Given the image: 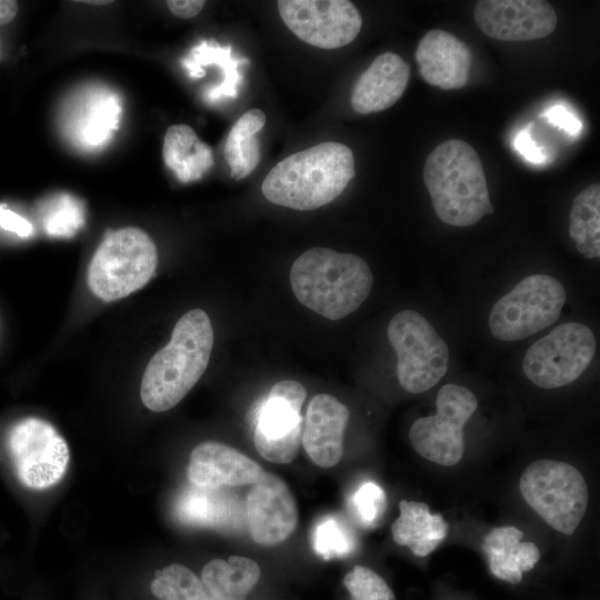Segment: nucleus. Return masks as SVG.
<instances>
[{
    "label": "nucleus",
    "mask_w": 600,
    "mask_h": 600,
    "mask_svg": "<svg viewBox=\"0 0 600 600\" xmlns=\"http://www.w3.org/2000/svg\"><path fill=\"white\" fill-rule=\"evenodd\" d=\"M18 12V2L13 0H0V26L12 21Z\"/></svg>",
    "instance_id": "obj_38"
},
{
    "label": "nucleus",
    "mask_w": 600,
    "mask_h": 600,
    "mask_svg": "<svg viewBox=\"0 0 600 600\" xmlns=\"http://www.w3.org/2000/svg\"><path fill=\"white\" fill-rule=\"evenodd\" d=\"M157 262L156 244L141 229L110 232L92 257L88 286L103 301L122 299L149 282Z\"/></svg>",
    "instance_id": "obj_5"
},
{
    "label": "nucleus",
    "mask_w": 600,
    "mask_h": 600,
    "mask_svg": "<svg viewBox=\"0 0 600 600\" xmlns=\"http://www.w3.org/2000/svg\"><path fill=\"white\" fill-rule=\"evenodd\" d=\"M241 62H248V60L232 58L231 47L212 46L207 41H202L192 48L189 56L181 60L183 68L194 79L201 78L200 70L202 66H219L223 74L221 83L210 87L203 92L204 100L210 103L238 96V86L242 80V76L238 72Z\"/></svg>",
    "instance_id": "obj_26"
},
{
    "label": "nucleus",
    "mask_w": 600,
    "mask_h": 600,
    "mask_svg": "<svg viewBox=\"0 0 600 600\" xmlns=\"http://www.w3.org/2000/svg\"><path fill=\"white\" fill-rule=\"evenodd\" d=\"M479 29L500 41H530L551 34L558 23L552 6L542 0H481L473 9Z\"/></svg>",
    "instance_id": "obj_15"
},
{
    "label": "nucleus",
    "mask_w": 600,
    "mask_h": 600,
    "mask_svg": "<svg viewBox=\"0 0 600 600\" xmlns=\"http://www.w3.org/2000/svg\"><path fill=\"white\" fill-rule=\"evenodd\" d=\"M261 576L259 564L250 558L230 556L213 559L202 569L201 581L209 600H243Z\"/></svg>",
    "instance_id": "obj_24"
},
{
    "label": "nucleus",
    "mask_w": 600,
    "mask_h": 600,
    "mask_svg": "<svg viewBox=\"0 0 600 600\" xmlns=\"http://www.w3.org/2000/svg\"><path fill=\"white\" fill-rule=\"evenodd\" d=\"M162 154L166 166L183 183L199 180L213 166L211 148L187 124L167 129Z\"/></svg>",
    "instance_id": "obj_23"
},
{
    "label": "nucleus",
    "mask_w": 600,
    "mask_h": 600,
    "mask_svg": "<svg viewBox=\"0 0 600 600\" xmlns=\"http://www.w3.org/2000/svg\"><path fill=\"white\" fill-rule=\"evenodd\" d=\"M277 4L289 30L320 49L349 44L362 27L359 10L348 0H280Z\"/></svg>",
    "instance_id": "obj_13"
},
{
    "label": "nucleus",
    "mask_w": 600,
    "mask_h": 600,
    "mask_svg": "<svg viewBox=\"0 0 600 600\" xmlns=\"http://www.w3.org/2000/svg\"><path fill=\"white\" fill-rule=\"evenodd\" d=\"M84 214L81 203L69 194H60L48 202L43 217V227L48 234L70 237L83 224Z\"/></svg>",
    "instance_id": "obj_30"
},
{
    "label": "nucleus",
    "mask_w": 600,
    "mask_h": 600,
    "mask_svg": "<svg viewBox=\"0 0 600 600\" xmlns=\"http://www.w3.org/2000/svg\"><path fill=\"white\" fill-rule=\"evenodd\" d=\"M542 117L572 137H577L581 131L580 120L562 104L550 107Z\"/></svg>",
    "instance_id": "obj_34"
},
{
    "label": "nucleus",
    "mask_w": 600,
    "mask_h": 600,
    "mask_svg": "<svg viewBox=\"0 0 600 600\" xmlns=\"http://www.w3.org/2000/svg\"><path fill=\"white\" fill-rule=\"evenodd\" d=\"M399 510L391 526L394 542L408 547L418 557H427L446 538L448 523L441 514L431 513L423 502L402 499Z\"/></svg>",
    "instance_id": "obj_22"
},
{
    "label": "nucleus",
    "mask_w": 600,
    "mask_h": 600,
    "mask_svg": "<svg viewBox=\"0 0 600 600\" xmlns=\"http://www.w3.org/2000/svg\"><path fill=\"white\" fill-rule=\"evenodd\" d=\"M248 531L261 546H276L287 540L298 526L297 501L286 481L263 472L252 484L246 501Z\"/></svg>",
    "instance_id": "obj_14"
},
{
    "label": "nucleus",
    "mask_w": 600,
    "mask_h": 600,
    "mask_svg": "<svg viewBox=\"0 0 600 600\" xmlns=\"http://www.w3.org/2000/svg\"><path fill=\"white\" fill-rule=\"evenodd\" d=\"M350 412L346 404L328 393L314 396L307 408L301 443L311 461L332 468L343 454V437Z\"/></svg>",
    "instance_id": "obj_16"
},
{
    "label": "nucleus",
    "mask_w": 600,
    "mask_h": 600,
    "mask_svg": "<svg viewBox=\"0 0 600 600\" xmlns=\"http://www.w3.org/2000/svg\"><path fill=\"white\" fill-rule=\"evenodd\" d=\"M566 299V289L556 278L543 273L528 276L494 303L489 329L502 341L528 338L559 319Z\"/></svg>",
    "instance_id": "obj_8"
},
{
    "label": "nucleus",
    "mask_w": 600,
    "mask_h": 600,
    "mask_svg": "<svg viewBox=\"0 0 600 600\" xmlns=\"http://www.w3.org/2000/svg\"><path fill=\"white\" fill-rule=\"evenodd\" d=\"M211 490L194 487L193 490L183 493L177 506L180 519L190 524L218 526L223 518L219 514L221 502Z\"/></svg>",
    "instance_id": "obj_29"
},
{
    "label": "nucleus",
    "mask_w": 600,
    "mask_h": 600,
    "mask_svg": "<svg viewBox=\"0 0 600 600\" xmlns=\"http://www.w3.org/2000/svg\"><path fill=\"white\" fill-rule=\"evenodd\" d=\"M569 234L577 250L587 258L600 256V186L592 183L573 200Z\"/></svg>",
    "instance_id": "obj_27"
},
{
    "label": "nucleus",
    "mask_w": 600,
    "mask_h": 600,
    "mask_svg": "<svg viewBox=\"0 0 600 600\" xmlns=\"http://www.w3.org/2000/svg\"><path fill=\"white\" fill-rule=\"evenodd\" d=\"M262 467L242 452L217 441H203L191 451L187 476L198 488L218 489L253 484Z\"/></svg>",
    "instance_id": "obj_17"
},
{
    "label": "nucleus",
    "mask_w": 600,
    "mask_h": 600,
    "mask_svg": "<svg viewBox=\"0 0 600 600\" xmlns=\"http://www.w3.org/2000/svg\"><path fill=\"white\" fill-rule=\"evenodd\" d=\"M436 414L417 419L409 430L413 449L437 464H457L464 453L463 428L478 407L466 387L448 383L436 399Z\"/></svg>",
    "instance_id": "obj_10"
},
{
    "label": "nucleus",
    "mask_w": 600,
    "mask_h": 600,
    "mask_svg": "<svg viewBox=\"0 0 600 600\" xmlns=\"http://www.w3.org/2000/svg\"><path fill=\"white\" fill-rule=\"evenodd\" d=\"M351 149L328 141L288 156L266 176L261 190L270 202L306 211L323 207L354 177Z\"/></svg>",
    "instance_id": "obj_1"
},
{
    "label": "nucleus",
    "mask_w": 600,
    "mask_h": 600,
    "mask_svg": "<svg viewBox=\"0 0 600 600\" xmlns=\"http://www.w3.org/2000/svg\"><path fill=\"white\" fill-rule=\"evenodd\" d=\"M409 79L410 66L399 54L387 51L378 56L353 87V110L369 114L390 108L403 94Z\"/></svg>",
    "instance_id": "obj_19"
},
{
    "label": "nucleus",
    "mask_w": 600,
    "mask_h": 600,
    "mask_svg": "<svg viewBox=\"0 0 600 600\" xmlns=\"http://www.w3.org/2000/svg\"><path fill=\"white\" fill-rule=\"evenodd\" d=\"M343 584L351 600H396L393 591L384 579L364 566H354L344 576Z\"/></svg>",
    "instance_id": "obj_31"
},
{
    "label": "nucleus",
    "mask_w": 600,
    "mask_h": 600,
    "mask_svg": "<svg viewBox=\"0 0 600 600\" xmlns=\"http://www.w3.org/2000/svg\"><path fill=\"white\" fill-rule=\"evenodd\" d=\"M202 0H169L167 6L171 13L181 19L196 17L204 7Z\"/></svg>",
    "instance_id": "obj_37"
},
{
    "label": "nucleus",
    "mask_w": 600,
    "mask_h": 600,
    "mask_svg": "<svg viewBox=\"0 0 600 600\" xmlns=\"http://www.w3.org/2000/svg\"><path fill=\"white\" fill-rule=\"evenodd\" d=\"M423 180L438 218L469 227L494 211L477 151L466 141L449 139L427 157Z\"/></svg>",
    "instance_id": "obj_4"
},
{
    "label": "nucleus",
    "mask_w": 600,
    "mask_h": 600,
    "mask_svg": "<svg viewBox=\"0 0 600 600\" xmlns=\"http://www.w3.org/2000/svg\"><path fill=\"white\" fill-rule=\"evenodd\" d=\"M158 600H209L202 581L188 567L172 563L158 570L150 584Z\"/></svg>",
    "instance_id": "obj_28"
},
{
    "label": "nucleus",
    "mask_w": 600,
    "mask_h": 600,
    "mask_svg": "<svg viewBox=\"0 0 600 600\" xmlns=\"http://www.w3.org/2000/svg\"><path fill=\"white\" fill-rule=\"evenodd\" d=\"M306 388L296 380H280L270 389L258 410L253 440L259 454L273 463L287 464L298 454Z\"/></svg>",
    "instance_id": "obj_12"
},
{
    "label": "nucleus",
    "mask_w": 600,
    "mask_h": 600,
    "mask_svg": "<svg viewBox=\"0 0 600 600\" xmlns=\"http://www.w3.org/2000/svg\"><path fill=\"white\" fill-rule=\"evenodd\" d=\"M596 348V338L589 327L579 322L562 323L528 349L523 372L540 388L564 387L588 368Z\"/></svg>",
    "instance_id": "obj_9"
},
{
    "label": "nucleus",
    "mask_w": 600,
    "mask_h": 600,
    "mask_svg": "<svg viewBox=\"0 0 600 600\" xmlns=\"http://www.w3.org/2000/svg\"><path fill=\"white\" fill-rule=\"evenodd\" d=\"M526 502L554 530L572 534L586 514L589 492L581 472L558 460H537L520 478Z\"/></svg>",
    "instance_id": "obj_6"
},
{
    "label": "nucleus",
    "mask_w": 600,
    "mask_h": 600,
    "mask_svg": "<svg viewBox=\"0 0 600 600\" xmlns=\"http://www.w3.org/2000/svg\"><path fill=\"white\" fill-rule=\"evenodd\" d=\"M0 227L23 238L31 236L33 232L32 224L23 217L8 209L6 204H0Z\"/></svg>",
    "instance_id": "obj_36"
},
{
    "label": "nucleus",
    "mask_w": 600,
    "mask_h": 600,
    "mask_svg": "<svg viewBox=\"0 0 600 600\" xmlns=\"http://www.w3.org/2000/svg\"><path fill=\"white\" fill-rule=\"evenodd\" d=\"M8 450L19 481L27 488L47 489L67 472L68 443L43 419L29 417L16 422L8 433Z\"/></svg>",
    "instance_id": "obj_11"
},
{
    "label": "nucleus",
    "mask_w": 600,
    "mask_h": 600,
    "mask_svg": "<svg viewBox=\"0 0 600 600\" xmlns=\"http://www.w3.org/2000/svg\"><path fill=\"white\" fill-rule=\"evenodd\" d=\"M316 551L324 558L343 556L352 550L353 542L344 529L336 519H328L317 526L314 533Z\"/></svg>",
    "instance_id": "obj_32"
},
{
    "label": "nucleus",
    "mask_w": 600,
    "mask_h": 600,
    "mask_svg": "<svg viewBox=\"0 0 600 600\" xmlns=\"http://www.w3.org/2000/svg\"><path fill=\"white\" fill-rule=\"evenodd\" d=\"M352 504L359 520L367 526H371L386 510L384 491L377 483L368 481L356 491Z\"/></svg>",
    "instance_id": "obj_33"
},
{
    "label": "nucleus",
    "mask_w": 600,
    "mask_h": 600,
    "mask_svg": "<svg viewBox=\"0 0 600 600\" xmlns=\"http://www.w3.org/2000/svg\"><path fill=\"white\" fill-rule=\"evenodd\" d=\"M523 532L513 526L498 527L489 531L481 544L490 571L498 579L519 583L522 573L531 570L540 559L539 548L530 541H521Z\"/></svg>",
    "instance_id": "obj_20"
},
{
    "label": "nucleus",
    "mask_w": 600,
    "mask_h": 600,
    "mask_svg": "<svg viewBox=\"0 0 600 600\" xmlns=\"http://www.w3.org/2000/svg\"><path fill=\"white\" fill-rule=\"evenodd\" d=\"M387 336L397 353L399 383L406 391L424 392L446 374L448 346L422 314L409 309L398 312L388 324Z\"/></svg>",
    "instance_id": "obj_7"
},
{
    "label": "nucleus",
    "mask_w": 600,
    "mask_h": 600,
    "mask_svg": "<svg viewBox=\"0 0 600 600\" xmlns=\"http://www.w3.org/2000/svg\"><path fill=\"white\" fill-rule=\"evenodd\" d=\"M121 117L119 97L100 89L88 92L80 101L71 121V133L86 149L106 144L118 129Z\"/></svg>",
    "instance_id": "obj_21"
},
{
    "label": "nucleus",
    "mask_w": 600,
    "mask_h": 600,
    "mask_svg": "<svg viewBox=\"0 0 600 600\" xmlns=\"http://www.w3.org/2000/svg\"><path fill=\"white\" fill-rule=\"evenodd\" d=\"M290 283L301 304L329 320H340L364 302L373 276L357 254L313 247L292 263Z\"/></svg>",
    "instance_id": "obj_3"
},
{
    "label": "nucleus",
    "mask_w": 600,
    "mask_h": 600,
    "mask_svg": "<svg viewBox=\"0 0 600 600\" xmlns=\"http://www.w3.org/2000/svg\"><path fill=\"white\" fill-rule=\"evenodd\" d=\"M264 124L266 114L260 109H250L231 127L223 154L232 179L248 177L259 164L261 154L257 133Z\"/></svg>",
    "instance_id": "obj_25"
},
{
    "label": "nucleus",
    "mask_w": 600,
    "mask_h": 600,
    "mask_svg": "<svg viewBox=\"0 0 600 600\" xmlns=\"http://www.w3.org/2000/svg\"><path fill=\"white\" fill-rule=\"evenodd\" d=\"M213 347V329L202 309L176 323L171 339L149 361L140 387L143 404L163 412L177 406L204 373Z\"/></svg>",
    "instance_id": "obj_2"
},
{
    "label": "nucleus",
    "mask_w": 600,
    "mask_h": 600,
    "mask_svg": "<svg viewBox=\"0 0 600 600\" xmlns=\"http://www.w3.org/2000/svg\"><path fill=\"white\" fill-rule=\"evenodd\" d=\"M414 58L421 77L430 86L452 90L464 87L469 80L471 51L448 31H428L418 43Z\"/></svg>",
    "instance_id": "obj_18"
},
{
    "label": "nucleus",
    "mask_w": 600,
    "mask_h": 600,
    "mask_svg": "<svg viewBox=\"0 0 600 600\" xmlns=\"http://www.w3.org/2000/svg\"><path fill=\"white\" fill-rule=\"evenodd\" d=\"M531 127L532 123L517 133L513 146L528 162L540 164L546 161V154L532 139Z\"/></svg>",
    "instance_id": "obj_35"
}]
</instances>
